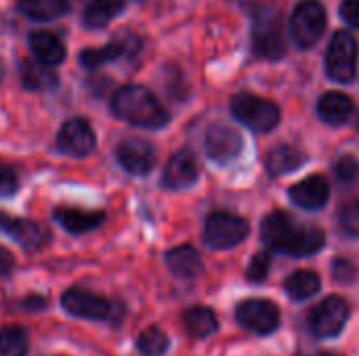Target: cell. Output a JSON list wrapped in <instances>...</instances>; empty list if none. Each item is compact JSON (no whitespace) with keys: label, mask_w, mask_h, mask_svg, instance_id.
Listing matches in <instances>:
<instances>
[{"label":"cell","mask_w":359,"mask_h":356,"mask_svg":"<svg viewBox=\"0 0 359 356\" xmlns=\"http://www.w3.org/2000/svg\"><path fill=\"white\" fill-rule=\"evenodd\" d=\"M261 239L271 252L294 258L313 256L326 245V233L322 229L299 225L297 218L282 210L265 216L261 225Z\"/></svg>","instance_id":"obj_1"},{"label":"cell","mask_w":359,"mask_h":356,"mask_svg":"<svg viewBox=\"0 0 359 356\" xmlns=\"http://www.w3.org/2000/svg\"><path fill=\"white\" fill-rule=\"evenodd\" d=\"M111 111L116 118L141 128L156 130L168 124V111L162 107L151 90L139 84L118 88L111 99Z\"/></svg>","instance_id":"obj_2"},{"label":"cell","mask_w":359,"mask_h":356,"mask_svg":"<svg viewBox=\"0 0 359 356\" xmlns=\"http://www.w3.org/2000/svg\"><path fill=\"white\" fill-rule=\"evenodd\" d=\"M252 46L263 59L276 61L286 55V38L282 27V15L276 6L265 4L255 10L252 23Z\"/></svg>","instance_id":"obj_3"},{"label":"cell","mask_w":359,"mask_h":356,"mask_svg":"<svg viewBox=\"0 0 359 356\" xmlns=\"http://www.w3.org/2000/svg\"><path fill=\"white\" fill-rule=\"evenodd\" d=\"M231 111L244 126L259 134L273 130L280 122V107L273 101L255 97L250 92L236 94L231 99Z\"/></svg>","instance_id":"obj_4"},{"label":"cell","mask_w":359,"mask_h":356,"mask_svg":"<svg viewBox=\"0 0 359 356\" xmlns=\"http://www.w3.org/2000/svg\"><path fill=\"white\" fill-rule=\"evenodd\" d=\"M250 233L246 218L229 212H212L204 222V243L210 250H231L240 245Z\"/></svg>","instance_id":"obj_5"},{"label":"cell","mask_w":359,"mask_h":356,"mask_svg":"<svg viewBox=\"0 0 359 356\" xmlns=\"http://www.w3.org/2000/svg\"><path fill=\"white\" fill-rule=\"evenodd\" d=\"M324 27H326V10H324L322 2L303 0L294 8L292 21H290V34H292V40L301 48L313 46L322 38Z\"/></svg>","instance_id":"obj_6"},{"label":"cell","mask_w":359,"mask_h":356,"mask_svg":"<svg viewBox=\"0 0 359 356\" xmlns=\"http://www.w3.org/2000/svg\"><path fill=\"white\" fill-rule=\"evenodd\" d=\"M349 321V304L341 296H328L309 315V329L316 338H334Z\"/></svg>","instance_id":"obj_7"},{"label":"cell","mask_w":359,"mask_h":356,"mask_svg":"<svg viewBox=\"0 0 359 356\" xmlns=\"http://www.w3.org/2000/svg\"><path fill=\"white\" fill-rule=\"evenodd\" d=\"M358 42L349 31H337L326 55V71L337 82H351L355 78Z\"/></svg>","instance_id":"obj_8"},{"label":"cell","mask_w":359,"mask_h":356,"mask_svg":"<svg viewBox=\"0 0 359 356\" xmlns=\"http://www.w3.org/2000/svg\"><path fill=\"white\" fill-rule=\"evenodd\" d=\"M236 319L248 332L259 334V336H267L280 327V308L271 300L250 298V300H244L238 304Z\"/></svg>","instance_id":"obj_9"},{"label":"cell","mask_w":359,"mask_h":356,"mask_svg":"<svg viewBox=\"0 0 359 356\" xmlns=\"http://www.w3.org/2000/svg\"><path fill=\"white\" fill-rule=\"evenodd\" d=\"M61 306L67 315L78 317V319H88V321L114 319V311H116V306L109 300L86 290H78V287L67 290L61 296Z\"/></svg>","instance_id":"obj_10"},{"label":"cell","mask_w":359,"mask_h":356,"mask_svg":"<svg viewBox=\"0 0 359 356\" xmlns=\"http://www.w3.org/2000/svg\"><path fill=\"white\" fill-rule=\"evenodd\" d=\"M0 233L17 241L25 250H40L50 241V231L44 222L17 218L0 212Z\"/></svg>","instance_id":"obj_11"},{"label":"cell","mask_w":359,"mask_h":356,"mask_svg":"<svg viewBox=\"0 0 359 356\" xmlns=\"http://www.w3.org/2000/svg\"><path fill=\"white\" fill-rule=\"evenodd\" d=\"M206 155L217 166H227L242 153L244 141L238 130L225 124H212L206 132Z\"/></svg>","instance_id":"obj_12"},{"label":"cell","mask_w":359,"mask_h":356,"mask_svg":"<svg viewBox=\"0 0 359 356\" xmlns=\"http://www.w3.org/2000/svg\"><path fill=\"white\" fill-rule=\"evenodd\" d=\"M97 145L95 132L90 128V124L82 118H74L67 120L59 134H57V147L61 153L72 155V157H84L88 155Z\"/></svg>","instance_id":"obj_13"},{"label":"cell","mask_w":359,"mask_h":356,"mask_svg":"<svg viewBox=\"0 0 359 356\" xmlns=\"http://www.w3.org/2000/svg\"><path fill=\"white\" fill-rule=\"evenodd\" d=\"M116 157H118V164L126 172L143 176V174L151 172V168L156 164V149H154V145L149 141L130 136V138H126V141H122L118 145Z\"/></svg>","instance_id":"obj_14"},{"label":"cell","mask_w":359,"mask_h":356,"mask_svg":"<svg viewBox=\"0 0 359 356\" xmlns=\"http://www.w3.org/2000/svg\"><path fill=\"white\" fill-rule=\"evenodd\" d=\"M198 174H200V168H198V159L194 151L181 149L168 159L164 174H162V185L166 189L181 191V189L191 187L198 180Z\"/></svg>","instance_id":"obj_15"},{"label":"cell","mask_w":359,"mask_h":356,"mask_svg":"<svg viewBox=\"0 0 359 356\" xmlns=\"http://www.w3.org/2000/svg\"><path fill=\"white\" fill-rule=\"evenodd\" d=\"M288 195H290L292 204H297L299 208L320 210L322 206H326V201L330 197V185L324 176L316 174V176H309V178L297 183Z\"/></svg>","instance_id":"obj_16"},{"label":"cell","mask_w":359,"mask_h":356,"mask_svg":"<svg viewBox=\"0 0 359 356\" xmlns=\"http://www.w3.org/2000/svg\"><path fill=\"white\" fill-rule=\"evenodd\" d=\"M53 218L72 235H82L88 233L97 227L103 225L105 214L103 212H88V210H78V208H57L53 212Z\"/></svg>","instance_id":"obj_17"},{"label":"cell","mask_w":359,"mask_h":356,"mask_svg":"<svg viewBox=\"0 0 359 356\" xmlns=\"http://www.w3.org/2000/svg\"><path fill=\"white\" fill-rule=\"evenodd\" d=\"M303 164H307V155L292 145H278L265 157V166L271 176L290 174V172L299 170Z\"/></svg>","instance_id":"obj_18"},{"label":"cell","mask_w":359,"mask_h":356,"mask_svg":"<svg viewBox=\"0 0 359 356\" xmlns=\"http://www.w3.org/2000/svg\"><path fill=\"white\" fill-rule=\"evenodd\" d=\"M318 113H320V118H322L324 122H328V124H334V126L345 124V122L351 118V113H353V101H351V97L345 94V92L330 90V92H326V94L320 99V103H318Z\"/></svg>","instance_id":"obj_19"},{"label":"cell","mask_w":359,"mask_h":356,"mask_svg":"<svg viewBox=\"0 0 359 356\" xmlns=\"http://www.w3.org/2000/svg\"><path fill=\"white\" fill-rule=\"evenodd\" d=\"M166 264L170 273L179 279H196L202 273V258L191 245L172 248L166 254Z\"/></svg>","instance_id":"obj_20"},{"label":"cell","mask_w":359,"mask_h":356,"mask_svg":"<svg viewBox=\"0 0 359 356\" xmlns=\"http://www.w3.org/2000/svg\"><path fill=\"white\" fill-rule=\"evenodd\" d=\"M29 48L34 52V57L44 63V65H57L65 59V46L63 42L50 34V31H34L29 36Z\"/></svg>","instance_id":"obj_21"},{"label":"cell","mask_w":359,"mask_h":356,"mask_svg":"<svg viewBox=\"0 0 359 356\" xmlns=\"http://www.w3.org/2000/svg\"><path fill=\"white\" fill-rule=\"evenodd\" d=\"M133 40L130 42H126V40H111L103 48H86V50L80 52V63L84 67H88V69H97V67H101V65H105L109 61L126 57V55L133 52V48H130Z\"/></svg>","instance_id":"obj_22"},{"label":"cell","mask_w":359,"mask_h":356,"mask_svg":"<svg viewBox=\"0 0 359 356\" xmlns=\"http://www.w3.org/2000/svg\"><path fill=\"white\" fill-rule=\"evenodd\" d=\"M322 287V279L316 271H309V269H301V271H294L286 283H284V290L288 294V298H292L294 302H301V300H307L311 298L313 294H318Z\"/></svg>","instance_id":"obj_23"},{"label":"cell","mask_w":359,"mask_h":356,"mask_svg":"<svg viewBox=\"0 0 359 356\" xmlns=\"http://www.w3.org/2000/svg\"><path fill=\"white\" fill-rule=\"evenodd\" d=\"M21 80H23V86L29 88V90H48V88H55L57 86V73L40 63L38 59H25L21 63Z\"/></svg>","instance_id":"obj_24"},{"label":"cell","mask_w":359,"mask_h":356,"mask_svg":"<svg viewBox=\"0 0 359 356\" xmlns=\"http://www.w3.org/2000/svg\"><path fill=\"white\" fill-rule=\"evenodd\" d=\"M183 325H185V332L194 338H208L217 332L219 327V321H217V315L206 308V306H194L189 311H185L183 315Z\"/></svg>","instance_id":"obj_25"},{"label":"cell","mask_w":359,"mask_h":356,"mask_svg":"<svg viewBox=\"0 0 359 356\" xmlns=\"http://www.w3.org/2000/svg\"><path fill=\"white\" fill-rule=\"evenodd\" d=\"M19 10L34 21H48L69 10L67 0H17Z\"/></svg>","instance_id":"obj_26"},{"label":"cell","mask_w":359,"mask_h":356,"mask_svg":"<svg viewBox=\"0 0 359 356\" xmlns=\"http://www.w3.org/2000/svg\"><path fill=\"white\" fill-rule=\"evenodd\" d=\"M126 0H90L84 10V25L86 27H103L107 25L122 8Z\"/></svg>","instance_id":"obj_27"},{"label":"cell","mask_w":359,"mask_h":356,"mask_svg":"<svg viewBox=\"0 0 359 356\" xmlns=\"http://www.w3.org/2000/svg\"><path fill=\"white\" fill-rule=\"evenodd\" d=\"M29 348L27 332L19 325L0 329V356H25Z\"/></svg>","instance_id":"obj_28"},{"label":"cell","mask_w":359,"mask_h":356,"mask_svg":"<svg viewBox=\"0 0 359 356\" xmlns=\"http://www.w3.org/2000/svg\"><path fill=\"white\" fill-rule=\"evenodd\" d=\"M170 346L168 336L158 329V327H147L145 332H141V336L137 338V348L139 353L145 356H160L164 355Z\"/></svg>","instance_id":"obj_29"},{"label":"cell","mask_w":359,"mask_h":356,"mask_svg":"<svg viewBox=\"0 0 359 356\" xmlns=\"http://www.w3.org/2000/svg\"><path fill=\"white\" fill-rule=\"evenodd\" d=\"M339 229L347 237L359 239V199L345 204L339 210Z\"/></svg>","instance_id":"obj_30"},{"label":"cell","mask_w":359,"mask_h":356,"mask_svg":"<svg viewBox=\"0 0 359 356\" xmlns=\"http://www.w3.org/2000/svg\"><path fill=\"white\" fill-rule=\"evenodd\" d=\"M269 269H271V254L269 252H259V254L252 256V260L248 264V271H246V277L252 283H261L269 275Z\"/></svg>","instance_id":"obj_31"},{"label":"cell","mask_w":359,"mask_h":356,"mask_svg":"<svg viewBox=\"0 0 359 356\" xmlns=\"http://www.w3.org/2000/svg\"><path fill=\"white\" fill-rule=\"evenodd\" d=\"M334 174L341 183H353L359 176V162L353 155H341L334 164Z\"/></svg>","instance_id":"obj_32"},{"label":"cell","mask_w":359,"mask_h":356,"mask_svg":"<svg viewBox=\"0 0 359 356\" xmlns=\"http://www.w3.org/2000/svg\"><path fill=\"white\" fill-rule=\"evenodd\" d=\"M332 277H334L337 283L347 285V283H353V281L358 279V269H355L353 262H349V260H345V258H339V260H334V264H332Z\"/></svg>","instance_id":"obj_33"},{"label":"cell","mask_w":359,"mask_h":356,"mask_svg":"<svg viewBox=\"0 0 359 356\" xmlns=\"http://www.w3.org/2000/svg\"><path fill=\"white\" fill-rule=\"evenodd\" d=\"M17 189H19V180H17L15 170L4 166V164H0V199L15 195Z\"/></svg>","instance_id":"obj_34"},{"label":"cell","mask_w":359,"mask_h":356,"mask_svg":"<svg viewBox=\"0 0 359 356\" xmlns=\"http://www.w3.org/2000/svg\"><path fill=\"white\" fill-rule=\"evenodd\" d=\"M341 15L349 25L359 27V0H345L341 4Z\"/></svg>","instance_id":"obj_35"},{"label":"cell","mask_w":359,"mask_h":356,"mask_svg":"<svg viewBox=\"0 0 359 356\" xmlns=\"http://www.w3.org/2000/svg\"><path fill=\"white\" fill-rule=\"evenodd\" d=\"M13 269V256L0 248V275H6Z\"/></svg>","instance_id":"obj_36"},{"label":"cell","mask_w":359,"mask_h":356,"mask_svg":"<svg viewBox=\"0 0 359 356\" xmlns=\"http://www.w3.org/2000/svg\"><path fill=\"white\" fill-rule=\"evenodd\" d=\"M44 306H46V300L44 298H27L23 302V308H27V311H42Z\"/></svg>","instance_id":"obj_37"},{"label":"cell","mask_w":359,"mask_h":356,"mask_svg":"<svg viewBox=\"0 0 359 356\" xmlns=\"http://www.w3.org/2000/svg\"><path fill=\"white\" fill-rule=\"evenodd\" d=\"M311 356H341V355H339V353H328V350H326V353H316V355H311Z\"/></svg>","instance_id":"obj_38"},{"label":"cell","mask_w":359,"mask_h":356,"mask_svg":"<svg viewBox=\"0 0 359 356\" xmlns=\"http://www.w3.org/2000/svg\"><path fill=\"white\" fill-rule=\"evenodd\" d=\"M2 76H4V67H2V63H0V80H2Z\"/></svg>","instance_id":"obj_39"},{"label":"cell","mask_w":359,"mask_h":356,"mask_svg":"<svg viewBox=\"0 0 359 356\" xmlns=\"http://www.w3.org/2000/svg\"><path fill=\"white\" fill-rule=\"evenodd\" d=\"M358 126H359V122H358Z\"/></svg>","instance_id":"obj_40"}]
</instances>
